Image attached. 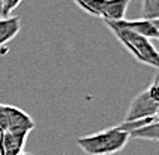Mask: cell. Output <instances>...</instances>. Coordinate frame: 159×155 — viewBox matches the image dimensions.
<instances>
[{"label": "cell", "instance_id": "cell-8", "mask_svg": "<svg viewBox=\"0 0 159 155\" xmlns=\"http://www.w3.org/2000/svg\"><path fill=\"white\" fill-rule=\"evenodd\" d=\"M21 21L18 16H0V46H5L20 33Z\"/></svg>", "mask_w": 159, "mask_h": 155}, {"label": "cell", "instance_id": "cell-6", "mask_svg": "<svg viewBox=\"0 0 159 155\" xmlns=\"http://www.w3.org/2000/svg\"><path fill=\"white\" fill-rule=\"evenodd\" d=\"M113 26L119 28H125L134 31L137 35L143 36L146 39H158L159 37V27H158V20H146V18H140V20H119V21H109Z\"/></svg>", "mask_w": 159, "mask_h": 155}, {"label": "cell", "instance_id": "cell-9", "mask_svg": "<svg viewBox=\"0 0 159 155\" xmlns=\"http://www.w3.org/2000/svg\"><path fill=\"white\" fill-rule=\"evenodd\" d=\"M129 139H140V140H150L156 142L159 140V120L152 121L150 124H146L143 127H139L135 130H132L128 134Z\"/></svg>", "mask_w": 159, "mask_h": 155}, {"label": "cell", "instance_id": "cell-10", "mask_svg": "<svg viewBox=\"0 0 159 155\" xmlns=\"http://www.w3.org/2000/svg\"><path fill=\"white\" fill-rule=\"evenodd\" d=\"M143 18H146V20H158L159 0H143Z\"/></svg>", "mask_w": 159, "mask_h": 155}, {"label": "cell", "instance_id": "cell-2", "mask_svg": "<svg viewBox=\"0 0 159 155\" xmlns=\"http://www.w3.org/2000/svg\"><path fill=\"white\" fill-rule=\"evenodd\" d=\"M104 24L109 27V30H110L111 33H113V36L119 40V43H120L137 61H140V63H143V64H147V66H150L153 69H158L159 54L149 39H146V37L137 35V33H134V31H129V30L119 28L109 21H104Z\"/></svg>", "mask_w": 159, "mask_h": 155}, {"label": "cell", "instance_id": "cell-3", "mask_svg": "<svg viewBox=\"0 0 159 155\" xmlns=\"http://www.w3.org/2000/svg\"><path fill=\"white\" fill-rule=\"evenodd\" d=\"M86 14L101 18L103 21L124 20L131 0H73Z\"/></svg>", "mask_w": 159, "mask_h": 155}, {"label": "cell", "instance_id": "cell-11", "mask_svg": "<svg viewBox=\"0 0 159 155\" xmlns=\"http://www.w3.org/2000/svg\"><path fill=\"white\" fill-rule=\"evenodd\" d=\"M7 131V116L5 110V105L0 103V133Z\"/></svg>", "mask_w": 159, "mask_h": 155}, {"label": "cell", "instance_id": "cell-5", "mask_svg": "<svg viewBox=\"0 0 159 155\" xmlns=\"http://www.w3.org/2000/svg\"><path fill=\"white\" fill-rule=\"evenodd\" d=\"M7 116V131L15 134H30V131L36 127L33 118L24 112L22 109L12 105H5Z\"/></svg>", "mask_w": 159, "mask_h": 155}, {"label": "cell", "instance_id": "cell-4", "mask_svg": "<svg viewBox=\"0 0 159 155\" xmlns=\"http://www.w3.org/2000/svg\"><path fill=\"white\" fill-rule=\"evenodd\" d=\"M158 112L159 99L149 91V88H146L144 91L139 92L132 99L124 121H135L143 120V118H150V116H158Z\"/></svg>", "mask_w": 159, "mask_h": 155}, {"label": "cell", "instance_id": "cell-7", "mask_svg": "<svg viewBox=\"0 0 159 155\" xmlns=\"http://www.w3.org/2000/svg\"><path fill=\"white\" fill-rule=\"evenodd\" d=\"M27 134H15L11 131L0 133V155H21L25 148Z\"/></svg>", "mask_w": 159, "mask_h": 155}, {"label": "cell", "instance_id": "cell-1", "mask_svg": "<svg viewBox=\"0 0 159 155\" xmlns=\"http://www.w3.org/2000/svg\"><path fill=\"white\" fill-rule=\"evenodd\" d=\"M129 136L118 125L101 130L98 133L77 137L76 145L86 155H113L128 145Z\"/></svg>", "mask_w": 159, "mask_h": 155}]
</instances>
